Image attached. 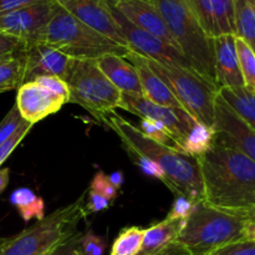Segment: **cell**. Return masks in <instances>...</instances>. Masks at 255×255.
I'll list each match as a JSON object with an SVG mask.
<instances>
[{"mask_svg":"<svg viewBox=\"0 0 255 255\" xmlns=\"http://www.w3.org/2000/svg\"><path fill=\"white\" fill-rule=\"evenodd\" d=\"M203 202L213 208L255 222V162L237 149L213 143L197 157Z\"/></svg>","mask_w":255,"mask_h":255,"instance_id":"cell-1","label":"cell"},{"mask_svg":"<svg viewBox=\"0 0 255 255\" xmlns=\"http://www.w3.org/2000/svg\"><path fill=\"white\" fill-rule=\"evenodd\" d=\"M121 139L125 149L141 154L157 164L166 177V186L177 196L203 201V183L197 157L147 138L137 126L111 112L104 122Z\"/></svg>","mask_w":255,"mask_h":255,"instance_id":"cell-2","label":"cell"},{"mask_svg":"<svg viewBox=\"0 0 255 255\" xmlns=\"http://www.w3.org/2000/svg\"><path fill=\"white\" fill-rule=\"evenodd\" d=\"M247 226L244 219L199 201L193 213L183 221L176 243L183 255H207L246 239Z\"/></svg>","mask_w":255,"mask_h":255,"instance_id":"cell-3","label":"cell"},{"mask_svg":"<svg viewBox=\"0 0 255 255\" xmlns=\"http://www.w3.org/2000/svg\"><path fill=\"white\" fill-rule=\"evenodd\" d=\"M152 2L158 9L179 51L198 74L216 84L213 39L203 30L188 0H152Z\"/></svg>","mask_w":255,"mask_h":255,"instance_id":"cell-4","label":"cell"},{"mask_svg":"<svg viewBox=\"0 0 255 255\" xmlns=\"http://www.w3.org/2000/svg\"><path fill=\"white\" fill-rule=\"evenodd\" d=\"M86 216L85 198L81 196L16 236L0 239V255H45L79 233L77 226Z\"/></svg>","mask_w":255,"mask_h":255,"instance_id":"cell-5","label":"cell"},{"mask_svg":"<svg viewBox=\"0 0 255 255\" xmlns=\"http://www.w3.org/2000/svg\"><path fill=\"white\" fill-rule=\"evenodd\" d=\"M42 44L75 60H97L109 54L126 56L131 51L80 21L59 5L47 25Z\"/></svg>","mask_w":255,"mask_h":255,"instance_id":"cell-6","label":"cell"},{"mask_svg":"<svg viewBox=\"0 0 255 255\" xmlns=\"http://www.w3.org/2000/svg\"><path fill=\"white\" fill-rule=\"evenodd\" d=\"M144 59L148 66L166 82L189 116L206 126H214V109L219 90L214 82L202 76L196 70Z\"/></svg>","mask_w":255,"mask_h":255,"instance_id":"cell-7","label":"cell"},{"mask_svg":"<svg viewBox=\"0 0 255 255\" xmlns=\"http://www.w3.org/2000/svg\"><path fill=\"white\" fill-rule=\"evenodd\" d=\"M70 104H77L97 121L119 109L121 92L97 66L96 60H75L66 79Z\"/></svg>","mask_w":255,"mask_h":255,"instance_id":"cell-8","label":"cell"},{"mask_svg":"<svg viewBox=\"0 0 255 255\" xmlns=\"http://www.w3.org/2000/svg\"><path fill=\"white\" fill-rule=\"evenodd\" d=\"M119 109L125 110L141 119L151 120L161 125L164 131L176 142L177 149L188 133L194 119L182 110H174L171 107L162 106L149 101L139 95L121 94Z\"/></svg>","mask_w":255,"mask_h":255,"instance_id":"cell-9","label":"cell"},{"mask_svg":"<svg viewBox=\"0 0 255 255\" xmlns=\"http://www.w3.org/2000/svg\"><path fill=\"white\" fill-rule=\"evenodd\" d=\"M57 5L44 0L30 6L0 14V31L21 40L26 47L42 42L45 31Z\"/></svg>","mask_w":255,"mask_h":255,"instance_id":"cell-10","label":"cell"},{"mask_svg":"<svg viewBox=\"0 0 255 255\" xmlns=\"http://www.w3.org/2000/svg\"><path fill=\"white\" fill-rule=\"evenodd\" d=\"M110 9H111L112 16H114L115 21H116L117 26L122 32V36L125 37L131 51L137 52V54L159 62V64L173 65V66L194 70L191 62L184 57V55L177 47L172 46L159 37L134 26L116 10H114L112 7Z\"/></svg>","mask_w":255,"mask_h":255,"instance_id":"cell-11","label":"cell"},{"mask_svg":"<svg viewBox=\"0 0 255 255\" xmlns=\"http://www.w3.org/2000/svg\"><path fill=\"white\" fill-rule=\"evenodd\" d=\"M213 129L214 143L237 149L255 162V129L246 124L219 95L216 100Z\"/></svg>","mask_w":255,"mask_h":255,"instance_id":"cell-12","label":"cell"},{"mask_svg":"<svg viewBox=\"0 0 255 255\" xmlns=\"http://www.w3.org/2000/svg\"><path fill=\"white\" fill-rule=\"evenodd\" d=\"M61 9L105 36L128 47L105 0H52Z\"/></svg>","mask_w":255,"mask_h":255,"instance_id":"cell-13","label":"cell"},{"mask_svg":"<svg viewBox=\"0 0 255 255\" xmlns=\"http://www.w3.org/2000/svg\"><path fill=\"white\" fill-rule=\"evenodd\" d=\"M24 59V84L39 76H56L66 81L74 59L46 44H34L20 51Z\"/></svg>","mask_w":255,"mask_h":255,"instance_id":"cell-14","label":"cell"},{"mask_svg":"<svg viewBox=\"0 0 255 255\" xmlns=\"http://www.w3.org/2000/svg\"><path fill=\"white\" fill-rule=\"evenodd\" d=\"M131 24L177 47L168 27L152 0H105ZM178 49V47H177Z\"/></svg>","mask_w":255,"mask_h":255,"instance_id":"cell-15","label":"cell"},{"mask_svg":"<svg viewBox=\"0 0 255 255\" xmlns=\"http://www.w3.org/2000/svg\"><path fill=\"white\" fill-rule=\"evenodd\" d=\"M65 104L66 101L62 97L52 94L35 81L22 84L17 89L15 101L22 120L31 125L59 112Z\"/></svg>","mask_w":255,"mask_h":255,"instance_id":"cell-16","label":"cell"},{"mask_svg":"<svg viewBox=\"0 0 255 255\" xmlns=\"http://www.w3.org/2000/svg\"><path fill=\"white\" fill-rule=\"evenodd\" d=\"M216 84L218 89L244 87L236 49V35H222L213 39Z\"/></svg>","mask_w":255,"mask_h":255,"instance_id":"cell-17","label":"cell"},{"mask_svg":"<svg viewBox=\"0 0 255 255\" xmlns=\"http://www.w3.org/2000/svg\"><path fill=\"white\" fill-rule=\"evenodd\" d=\"M125 57L136 67L137 72H138L139 81H141L143 96L146 99L154 102V104L162 105V106L184 111L183 107L177 101L174 95L172 94L169 87L166 85V82L148 66L146 59L142 55L129 51Z\"/></svg>","mask_w":255,"mask_h":255,"instance_id":"cell-18","label":"cell"},{"mask_svg":"<svg viewBox=\"0 0 255 255\" xmlns=\"http://www.w3.org/2000/svg\"><path fill=\"white\" fill-rule=\"evenodd\" d=\"M96 64L121 94L143 96L138 72L126 57L109 54L97 59Z\"/></svg>","mask_w":255,"mask_h":255,"instance_id":"cell-19","label":"cell"},{"mask_svg":"<svg viewBox=\"0 0 255 255\" xmlns=\"http://www.w3.org/2000/svg\"><path fill=\"white\" fill-rule=\"evenodd\" d=\"M182 224V221L164 218L159 223L144 229L138 255H183L176 243Z\"/></svg>","mask_w":255,"mask_h":255,"instance_id":"cell-20","label":"cell"},{"mask_svg":"<svg viewBox=\"0 0 255 255\" xmlns=\"http://www.w3.org/2000/svg\"><path fill=\"white\" fill-rule=\"evenodd\" d=\"M218 95L246 124L255 129V94L249 92L246 87H242L219 89Z\"/></svg>","mask_w":255,"mask_h":255,"instance_id":"cell-21","label":"cell"},{"mask_svg":"<svg viewBox=\"0 0 255 255\" xmlns=\"http://www.w3.org/2000/svg\"><path fill=\"white\" fill-rule=\"evenodd\" d=\"M214 143L213 127L206 126L194 120L178 151L192 157H198L211 149Z\"/></svg>","mask_w":255,"mask_h":255,"instance_id":"cell-22","label":"cell"},{"mask_svg":"<svg viewBox=\"0 0 255 255\" xmlns=\"http://www.w3.org/2000/svg\"><path fill=\"white\" fill-rule=\"evenodd\" d=\"M10 202L19 212L25 223L31 219H42L45 217V202L41 197L36 196L31 189L19 188L10 196Z\"/></svg>","mask_w":255,"mask_h":255,"instance_id":"cell-23","label":"cell"},{"mask_svg":"<svg viewBox=\"0 0 255 255\" xmlns=\"http://www.w3.org/2000/svg\"><path fill=\"white\" fill-rule=\"evenodd\" d=\"M236 36L241 37L255 52V6L253 0H234Z\"/></svg>","mask_w":255,"mask_h":255,"instance_id":"cell-24","label":"cell"},{"mask_svg":"<svg viewBox=\"0 0 255 255\" xmlns=\"http://www.w3.org/2000/svg\"><path fill=\"white\" fill-rule=\"evenodd\" d=\"M211 6L216 37L222 35H236L234 0H211Z\"/></svg>","mask_w":255,"mask_h":255,"instance_id":"cell-25","label":"cell"},{"mask_svg":"<svg viewBox=\"0 0 255 255\" xmlns=\"http://www.w3.org/2000/svg\"><path fill=\"white\" fill-rule=\"evenodd\" d=\"M24 84V59L17 52L15 56L0 64V94L17 90Z\"/></svg>","mask_w":255,"mask_h":255,"instance_id":"cell-26","label":"cell"},{"mask_svg":"<svg viewBox=\"0 0 255 255\" xmlns=\"http://www.w3.org/2000/svg\"><path fill=\"white\" fill-rule=\"evenodd\" d=\"M144 229L129 227L120 232L115 239L110 255H138L143 242Z\"/></svg>","mask_w":255,"mask_h":255,"instance_id":"cell-27","label":"cell"},{"mask_svg":"<svg viewBox=\"0 0 255 255\" xmlns=\"http://www.w3.org/2000/svg\"><path fill=\"white\" fill-rule=\"evenodd\" d=\"M236 49L244 87L252 94H255V52L244 40L237 36Z\"/></svg>","mask_w":255,"mask_h":255,"instance_id":"cell-28","label":"cell"},{"mask_svg":"<svg viewBox=\"0 0 255 255\" xmlns=\"http://www.w3.org/2000/svg\"><path fill=\"white\" fill-rule=\"evenodd\" d=\"M137 128L141 131L142 134L147 137V138L152 139L154 142H158V143L166 144V146L173 147V148L177 149L176 142L171 138L168 133L163 129V127L161 125L156 124V122L151 121V120L147 119H141V122H139V126Z\"/></svg>","mask_w":255,"mask_h":255,"instance_id":"cell-29","label":"cell"},{"mask_svg":"<svg viewBox=\"0 0 255 255\" xmlns=\"http://www.w3.org/2000/svg\"><path fill=\"white\" fill-rule=\"evenodd\" d=\"M24 120H22L21 115H20L17 107L12 106L10 109V111L7 112L6 116L2 119V121L0 122V146H1L4 142H6L15 132L17 131L20 126L24 124Z\"/></svg>","mask_w":255,"mask_h":255,"instance_id":"cell-30","label":"cell"},{"mask_svg":"<svg viewBox=\"0 0 255 255\" xmlns=\"http://www.w3.org/2000/svg\"><path fill=\"white\" fill-rule=\"evenodd\" d=\"M89 189H92L96 193L101 194L102 197H105L111 203L117 198V194H119V189L115 188V186L110 181L109 176L105 174L102 171L96 172V174L92 178Z\"/></svg>","mask_w":255,"mask_h":255,"instance_id":"cell-31","label":"cell"},{"mask_svg":"<svg viewBox=\"0 0 255 255\" xmlns=\"http://www.w3.org/2000/svg\"><path fill=\"white\" fill-rule=\"evenodd\" d=\"M196 204L197 201L189 199L187 198V197L177 196L173 204H172L171 211L167 214L166 218L172 219V221H186V219L189 218V216L193 213L194 208H196Z\"/></svg>","mask_w":255,"mask_h":255,"instance_id":"cell-32","label":"cell"},{"mask_svg":"<svg viewBox=\"0 0 255 255\" xmlns=\"http://www.w3.org/2000/svg\"><path fill=\"white\" fill-rule=\"evenodd\" d=\"M32 126H34V125H31V124H29V122L25 121L24 124H22L19 128H17V131L15 132L12 136L10 137L6 142H4V143L0 146V166H1L5 161H6V158L12 153V151L16 148L17 144H19L20 142L24 139V137L29 133L30 129L32 128Z\"/></svg>","mask_w":255,"mask_h":255,"instance_id":"cell-33","label":"cell"},{"mask_svg":"<svg viewBox=\"0 0 255 255\" xmlns=\"http://www.w3.org/2000/svg\"><path fill=\"white\" fill-rule=\"evenodd\" d=\"M80 248L82 255H104L106 242L92 232H87L86 234L80 236Z\"/></svg>","mask_w":255,"mask_h":255,"instance_id":"cell-34","label":"cell"},{"mask_svg":"<svg viewBox=\"0 0 255 255\" xmlns=\"http://www.w3.org/2000/svg\"><path fill=\"white\" fill-rule=\"evenodd\" d=\"M34 81L37 82L39 85H41L42 87H45V89L49 90V91H51L52 94L62 97V99L66 101V104L69 102L70 90L65 80L56 76H39L36 77Z\"/></svg>","mask_w":255,"mask_h":255,"instance_id":"cell-35","label":"cell"},{"mask_svg":"<svg viewBox=\"0 0 255 255\" xmlns=\"http://www.w3.org/2000/svg\"><path fill=\"white\" fill-rule=\"evenodd\" d=\"M125 151L127 152V154H128L129 158L132 159V162H133L136 166H138L139 168L147 174V176H151L153 177V178H157L159 179V181L163 182V183H166V177H164V173L162 172V169L154 163V162H152L151 159L146 158V157L141 156V154L136 153V152L129 151V149H125Z\"/></svg>","mask_w":255,"mask_h":255,"instance_id":"cell-36","label":"cell"},{"mask_svg":"<svg viewBox=\"0 0 255 255\" xmlns=\"http://www.w3.org/2000/svg\"><path fill=\"white\" fill-rule=\"evenodd\" d=\"M25 49L26 44H24L21 40L0 31V60L10 59Z\"/></svg>","mask_w":255,"mask_h":255,"instance_id":"cell-37","label":"cell"},{"mask_svg":"<svg viewBox=\"0 0 255 255\" xmlns=\"http://www.w3.org/2000/svg\"><path fill=\"white\" fill-rule=\"evenodd\" d=\"M207 255H255V243L248 239L231 243Z\"/></svg>","mask_w":255,"mask_h":255,"instance_id":"cell-38","label":"cell"},{"mask_svg":"<svg viewBox=\"0 0 255 255\" xmlns=\"http://www.w3.org/2000/svg\"><path fill=\"white\" fill-rule=\"evenodd\" d=\"M80 236L81 233H76L71 238L66 239L50 251L46 255H82L81 248H80Z\"/></svg>","mask_w":255,"mask_h":255,"instance_id":"cell-39","label":"cell"},{"mask_svg":"<svg viewBox=\"0 0 255 255\" xmlns=\"http://www.w3.org/2000/svg\"><path fill=\"white\" fill-rule=\"evenodd\" d=\"M87 194H89V198H87V203H85V209H86L87 216L91 213H99V212L105 211V209H107L111 206V202H109L105 197L96 193L92 189H89Z\"/></svg>","mask_w":255,"mask_h":255,"instance_id":"cell-40","label":"cell"},{"mask_svg":"<svg viewBox=\"0 0 255 255\" xmlns=\"http://www.w3.org/2000/svg\"><path fill=\"white\" fill-rule=\"evenodd\" d=\"M41 1H44V0H0V14L14 11V10L30 6V5L37 4V2Z\"/></svg>","mask_w":255,"mask_h":255,"instance_id":"cell-41","label":"cell"},{"mask_svg":"<svg viewBox=\"0 0 255 255\" xmlns=\"http://www.w3.org/2000/svg\"><path fill=\"white\" fill-rule=\"evenodd\" d=\"M10 179V169L9 168H0V194L5 191V188L9 184Z\"/></svg>","mask_w":255,"mask_h":255,"instance_id":"cell-42","label":"cell"},{"mask_svg":"<svg viewBox=\"0 0 255 255\" xmlns=\"http://www.w3.org/2000/svg\"><path fill=\"white\" fill-rule=\"evenodd\" d=\"M109 178L110 181H111V183L115 186V188L116 189L121 188L122 183H124V174H122L121 172H114L112 174H110Z\"/></svg>","mask_w":255,"mask_h":255,"instance_id":"cell-43","label":"cell"},{"mask_svg":"<svg viewBox=\"0 0 255 255\" xmlns=\"http://www.w3.org/2000/svg\"><path fill=\"white\" fill-rule=\"evenodd\" d=\"M246 239L252 241L255 243V222H248L246 232Z\"/></svg>","mask_w":255,"mask_h":255,"instance_id":"cell-44","label":"cell"},{"mask_svg":"<svg viewBox=\"0 0 255 255\" xmlns=\"http://www.w3.org/2000/svg\"><path fill=\"white\" fill-rule=\"evenodd\" d=\"M10 59H11V57H10ZM6 60H9V59H6ZM6 60H0V64H1V62H4V61H6Z\"/></svg>","mask_w":255,"mask_h":255,"instance_id":"cell-45","label":"cell"},{"mask_svg":"<svg viewBox=\"0 0 255 255\" xmlns=\"http://www.w3.org/2000/svg\"><path fill=\"white\" fill-rule=\"evenodd\" d=\"M253 2H254V6H255V0H253Z\"/></svg>","mask_w":255,"mask_h":255,"instance_id":"cell-46","label":"cell"},{"mask_svg":"<svg viewBox=\"0 0 255 255\" xmlns=\"http://www.w3.org/2000/svg\"><path fill=\"white\" fill-rule=\"evenodd\" d=\"M46 254H47V253H46ZM46 254H45V255H46Z\"/></svg>","mask_w":255,"mask_h":255,"instance_id":"cell-47","label":"cell"}]
</instances>
